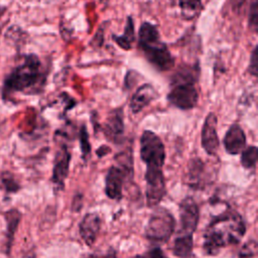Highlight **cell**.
Wrapping results in <instances>:
<instances>
[{
    "instance_id": "1",
    "label": "cell",
    "mask_w": 258,
    "mask_h": 258,
    "mask_svg": "<svg viewBox=\"0 0 258 258\" xmlns=\"http://www.w3.org/2000/svg\"><path fill=\"white\" fill-rule=\"evenodd\" d=\"M246 231L242 217L228 210L215 217L206 229L204 249L210 255L217 254L223 247L238 243Z\"/></svg>"
},
{
    "instance_id": "2",
    "label": "cell",
    "mask_w": 258,
    "mask_h": 258,
    "mask_svg": "<svg viewBox=\"0 0 258 258\" xmlns=\"http://www.w3.org/2000/svg\"><path fill=\"white\" fill-rule=\"evenodd\" d=\"M46 73L42 70L39 57L34 53L22 55L21 62L15 67L5 78L2 96L6 100L8 95L14 93L32 94L40 91L44 86Z\"/></svg>"
},
{
    "instance_id": "3",
    "label": "cell",
    "mask_w": 258,
    "mask_h": 258,
    "mask_svg": "<svg viewBox=\"0 0 258 258\" xmlns=\"http://www.w3.org/2000/svg\"><path fill=\"white\" fill-rule=\"evenodd\" d=\"M199 76V63L179 67L171 78L167 101L180 110L194 109L199 102V92L196 88Z\"/></svg>"
},
{
    "instance_id": "4",
    "label": "cell",
    "mask_w": 258,
    "mask_h": 258,
    "mask_svg": "<svg viewBox=\"0 0 258 258\" xmlns=\"http://www.w3.org/2000/svg\"><path fill=\"white\" fill-rule=\"evenodd\" d=\"M138 46L146 60L160 72L173 68L174 58L166 44L161 40L157 27L148 22H143L138 30Z\"/></svg>"
},
{
    "instance_id": "5",
    "label": "cell",
    "mask_w": 258,
    "mask_h": 258,
    "mask_svg": "<svg viewBox=\"0 0 258 258\" xmlns=\"http://www.w3.org/2000/svg\"><path fill=\"white\" fill-rule=\"evenodd\" d=\"M140 157L146 169H162L165 149L160 137L151 130H144L140 137Z\"/></svg>"
},
{
    "instance_id": "6",
    "label": "cell",
    "mask_w": 258,
    "mask_h": 258,
    "mask_svg": "<svg viewBox=\"0 0 258 258\" xmlns=\"http://www.w3.org/2000/svg\"><path fill=\"white\" fill-rule=\"evenodd\" d=\"M175 222L172 215L164 208L156 209L146 226V237L152 242L165 243L174 231Z\"/></svg>"
},
{
    "instance_id": "7",
    "label": "cell",
    "mask_w": 258,
    "mask_h": 258,
    "mask_svg": "<svg viewBox=\"0 0 258 258\" xmlns=\"http://www.w3.org/2000/svg\"><path fill=\"white\" fill-rule=\"evenodd\" d=\"M200 217V211L197 203L191 198L184 199L179 206V235L192 236L196 231Z\"/></svg>"
},
{
    "instance_id": "8",
    "label": "cell",
    "mask_w": 258,
    "mask_h": 258,
    "mask_svg": "<svg viewBox=\"0 0 258 258\" xmlns=\"http://www.w3.org/2000/svg\"><path fill=\"white\" fill-rule=\"evenodd\" d=\"M146 201L149 207H154L165 195V181L162 169H146Z\"/></svg>"
},
{
    "instance_id": "9",
    "label": "cell",
    "mask_w": 258,
    "mask_h": 258,
    "mask_svg": "<svg viewBox=\"0 0 258 258\" xmlns=\"http://www.w3.org/2000/svg\"><path fill=\"white\" fill-rule=\"evenodd\" d=\"M217 123L218 119L216 114L211 112L207 115L202 127L201 144L209 155H216L220 146L219 136L217 133Z\"/></svg>"
},
{
    "instance_id": "10",
    "label": "cell",
    "mask_w": 258,
    "mask_h": 258,
    "mask_svg": "<svg viewBox=\"0 0 258 258\" xmlns=\"http://www.w3.org/2000/svg\"><path fill=\"white\" fill-rule=\"evenodd\" d=\"M103 131L107 139L114 143H120L124 135V112L123 108L112 110L103 125Z\"/></svg>"
},
{
    "instance_id": "11",
    "label": "cell",
    "mask_w": 258,
    "mask_h": 258,
    "mask_svg": "<svg viewBox=\"0 0 258 258\" xmlns=\"http://www.w3.org/2000/svg\"><path fill=\"white\" fill-rule=\"evenodd\" d=\"M72 155L66 144H62L54 157L52 170V181L56 188H62L64 179L68 176Z\"/></svg>"
},
{
    "instance_id": "12",
    "label": "cell",
    "mask_w": 258,
    "mask_h": 258,
    "mask_svg": "<svg viewBox=\"0 0 258 258\" xmlns=\"http://www.w3.org/2000/svg\"><path fill=\"white\" fill-rule=\"evenodd\" d=\"M223 143L225 150L229 154L236 155L241 153L246 146V135L241 126L232 124L224 136Z\"/></svg>"
},
{
    "instance_id": "13",
    "label": "cell",
    "mask_w": 258,
    "mask_h": 258,
    "mask_svg": "<svg viewBox=\"0 0 258 258\" xmlns=\"http://www.w3.org/2000/svg\"><path fill=\"white\" fill-rule=\"evenodd\" d=\"M157 97V93L152 85L144 84L137 88L136 92L132 95L129 107L133 114L140 113L145 107H147L155 98Z\"/></svg>"
},
{
    "instance_id": "14",
    "label": "cell",
    "mask_w": 258,
    "mask_h": 258,
    "mask_svg": "<svg viewBox=\"0 0 258 258\" xmlns=\"http://www.w3.org/2000/svg\"><path fill=\"white\" fill-rule=\"evenodd\" d=\"M125 172L119 166H111L106 175V195L112 200H120L122 197V185Z\"/></svg>"
},
{
    "instance_id": "15",
    "label": "cell",
    "mask_w": 258,
    "mask_h": 258,
    "mask_svg": "<svg viewBox=\"0 0 258 258\" xmlns=\"http://www.w3.org/2000/svg\"><path fill=\"white\" fill-rule=\"evenodd\" d=\"M101 228L100 217L95 213L87 214L80 223V234L84 242L91 246L97 239Z\"/></svg>"
},
{
    "instance_id": "16",
    "label": "cell",
    "mask_w": 258,
    "mask_h": 258,
    "mask_svg": "<svg viewBox=\"0 0 258 258\" xmlns=\"http://www.w3.org/2000/svg\"><path fill=\"white\" fill-rule=\"evenodd\" d=\"M112 39L116 42V44L124 50H129L133 46V42L135 41V29L134 22L131 16H127L126 25L124 31L121 35H112Z\"/></svg>"
},
{
    "instance_id": "17",
    "label": "cell",
    "mask_w": 258,
    "mask_h": 258,
    "mask_svg": "<svg viewBox=\"0 0 258 258\" xmlns=\"http://www.w3.org/2000/svg\"><path fill=\"white\" fill-rule=\"evenodd\" d=\"M21 219V214L16 210V209H11L10 211L5 213V220H6V225H7V229H6V251L7 253H9L12 242H13V238H14V234L18 228V224L20 222Z\"/></svg>"
},
{
    "instance_id": "18",
    "label": "cell",
    "mask_w": 258,
    "mask_h": 258,
    "mask_svg": "<svg viewBox=\"0 0 258 258\" xmlns=\"http://www.w3.org/2000/svg\"><path fill=\"white\" fill-rule=\"evenodd\" d=\"M176 2L183 19L191 20L199 16L203 9L202 0H171Z\"/></svg>"
},
{
    "instance_id": "19",
    "label": "cell",
    "mask_w": 258,
    "mask_h": 258,
    "mask_svg": "<svg viewBox=\"0 0 258 258\" xmlns=\"http://www.w3.org/2000/svg\"><path fill=\"white\" fill-rule=\"evenodd\" d=\"M205 171V164L200 158H194L187 166V182L191 187H198L202 182V177Z\"/></svg>"
},
{
    "instance_id": "20",
    "label": "cell",
    "mask_w": 258,
    "mask_h": 258,
    "mask_svg": "<svg viewBox=\"0 0 258 258\" xmlns=\"http://www.w3.org/2000/svg\"><path fill=\"white\" fill-rule=\"evenodd\" d=\"M192 245V236L178 235L177 238L174 240L173 253L177 257L186 258L191 253Z\"/></svg>"
},
{
    "instance_id": "21",
    "label": "cell",
    "mask_w": 258,
    "mask_h": 258,
    "mask_svg": "<svg viewBox=\"0 0 258 258\" xmlns=\"http://www.w3.org/2000/svg\"><path fill=\"white\" fill-rule=\"evenodd\" d=\"M5 40L9 43H11V45H14L16 47H19L20 45H23L25 43V39L27 38V34L25 31H23L21 29V27L16 26V25H12L10 26L5 34H4Z\"/></svg>"
},
{
    "instance_id": "22",
    "label": "cell",
    "mask_w": 258,
    "mask_h": 258,
    "mask_svg": "<svg viewBox=\"0 0 258 258\" xmlns=\"http://www.w3.org/2000/svg\"><path fill=\"white\" fill-rule=\"evenodd\" d=\"M241 164L247 169L255 168L257 163V147L255 145L244 148L241 152Z\"/></svg>"
},
{
    "instance_id": "23",
    "label": "cell",
    "mask_w": 258,
    "mask_h": 258,
    "mask_svg": "<svg viewBox=\"0 0 258 258\" xmlns=\"http://www.w3.org/2000/svg\"><path fill=\"white\" fill-rule=\"evenodd\" d=\"M79 137H80V146H81L82 155H83V158L86 159L91 153V144L89 141V133L85 125L81 126Z\"/></svg>"
},
{
    "instance_id": "24",
    "label": "cell",
    "mask_w": 258,
    "mask_h": 258,
    "mask_svg": "<svg viewBox=\"0 0 258 258\" xmlns=\"http://www.w3.org/2000/svg\"><path fill=\"white\" fill-rule=\"evenodd\" d=\"M2 182L4 184V187L6 191L15 192L19 189V184L14 179L13 175L10 172H3L2 173Z\"/></svg>"
},
{
    "instance_id": "25",
    "label": "cell",
    "mask_w": 258,
    "mask_h": 258,
    "mask_svg": "<svg viewBox=\"0 0 258 258\" xmlns=\"http://www.w3.org/2000/svg\"><path fill=\"white\" fill-rule=\"evenodd\" d=\"M258 20V10H257V0H253L250 6L249 12V26L255 33L257 32V21Z\"/></svg>"
},
{
    "instance_id": "26",
    "label": "cell",
    "mask_w": 258,
    "mask_h": 258,
    "mask_svg": "<svg viewBox=\"0 0 258 258\" xmlns=\"http://www.w3.org/2000/svg\"><path fill=\"white\" fill-rule=\"evenodd\" d=\"M248 71L250 72V74L252 76H254V77L257 76V45L254 46V48L251 52Z\"/></svg>"
},
{
    "instance_id": "27",
    "label": "cell",
    "mask_w": 258,
    "mask_h": 258,
    "mask_svg": "<svg viewBox=\"0 0 258 258\" xmlns=\"http://www.w3.org/2000/svg\"><path fill=\"white\" fill-rule=\"evenodd\" d=\"M82 207V196L77 195L73 202V209L75 211H79V209Z\"/></svg>"
},
{
    "instance_id": "28",
    "label": "cell",
    "mask_w": 258,
    "mask_h": 258,
    "mask_svg": "<svg viewBox=\"0 0 258 258\" xmlns=\"http://www.w3.org/2000/svg\"><path fill=\"white\" fill-rule=\"evenodd\" d=\"M110 152V148L109 147H106V146H101L98 150H97V154L99 156H103L104 154H107Z\"/></svg>"
},
{
    "instance_id": "29",
    "label": "cell",
    "mask_w": 258,
    "mask_h": 258,
    "mask_svg": "<svg viewBox=\"0 0 258 258\" xmlns=\"http://www.w3.org/2000/svg\"><path fill=\"white\" fill-rule=\"evenodd\" d=\"M6 11H7V7L0 5V18L6 13ZM0 34H1V26H0Z\"/></svg>"
},
{
    "instance_id": "30",
    "label": "cell",
    "mask_w": 258,
    "mask_h": 258,
    "mask_svg": "<svg viewBox=\"0 0 258 258\" xmlns=\"http://www.w3.org/2000/svg\"><path fill=\"white\" fill-rule=\"evenodd\" d=\"M88 258H114V255H105V256H97V255H93V256H89Z\"/></svg>"
},
{
    "instance_id": "31",
    "label": "cell",
    "mask_w": 258,
    "mask_h": 258,
    "mask_svg": "<svg viewBox=\"0 0 258 258\" xmlns=\"http://www.w3.org/2000/svg\"><path fill=\"white\" fill-rule=\"evenodd\" d=\"M153 258H160V253L158 254V256H156V255H155V252H154V253H153Z\"/></svg>"
},
{
    "instance_id": "32",
    "label": "cell",
    "mask_w": 258,
    "mask_h": 258,
    "mask_svg": "<svg viewBox=\"0 0 258 258\" xmlns=\"http://www.w3.org/2000/svg\"><path fill=\"white\" fill-rule=\"evenodd\" d=\"M102 3H107L109 0H100Z\"/></svg>"
}]
</instances>
